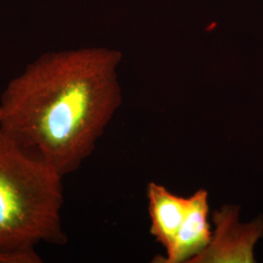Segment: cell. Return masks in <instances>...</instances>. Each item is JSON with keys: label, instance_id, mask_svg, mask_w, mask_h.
<instances>
[{"label": "cell", "instance_id": "6da1fadb", "mask_svg": "<svg viewBox=\"0 0 263 263\" xmlns=\"http://www.w3.org/2000/svg\"><path fill=\"white\" fill-rule=\"evenodd\" d=\"M122 54L52 51L12 78L0 98V131L65 177L81 167L122 104Z\"/></svg>", "mask_w": 263, "mask_h": 263}, {"label": "cell", "instance_id": "3957f363", "mask_svg": "<svg viewBox=\"0 0 263 263\" xmlns=\"http://www.w3.org/2000/svg\"><path fill=\"white\" fill-rule=\"evenodd\" d=\"M215 231L207 249L190 263L253 262V250L262 235L260 221L241 224L238 209L226 206L213 215Z\"/></svg>", "mask_w": 263, "mask_h": 263}, {"label": "cell", "instance_id": "8992f818", "mask_svg": "<svg viewBox=\"0 0 263 263\" xmlns=\"http://www.w3.org/2000/svg\"><path fill=\"white\" fill-rule=\"evenodd\" d=\"M35 248H0V263H42Z\"/></svg>", "mask_w": 263, "mask_h": 263}, {"label": "cell", "instance_id": "52a82bcc", "mask_svg": "<svg viewBox=\"0 0 263 263\" xmlns=\"http://www.w3.org/2000/svg\"><path fill=\"white\" fill-rule=\"evenodd\" d=\"M1 119H2V108H1V105H0V123H1Z\"/></svg>", "mask_w": 263, "mask_h": 263}, {"label": "cell", "instance_id": "7a4b0ae2", "mask_svg": "<svg viewBox=\"0 0 263 263\" xmlns=\"http://www.w3.org/2000/svg\"><path fill=\"white\" fill-rule=\"evenodd\" d=\"M63 178L0 131V248L67 243Z\"/></svg>", "mask_w": 263, "mask_h": 263}, {"label": "cell", "instance_id": "277c9868", "mask_svg": "<svg viewBox=\"0 0 263 263\" xmlns=\"http://www.w3.org/2000/svg\"><path fill=\"white\" fill-rule=\"evenodd\" d=\"M209 212V194L201 188L188 197L186 215L171 249L154 262L190 263L204 252L213 238Z\"/></svg>", "mask_w": 263, "mask_h": 263}, {"label": "cell", "instance_id": "5b68a950", "mask_svg": "<svg viewBox=\"0 0 263 263\" xmlns=\"http://www.w3.org/2000/svg\"><path fill=\"white\" fill-rule=\"evenodd\" d=\"M151 234L166 251H169L186 215L188 198L174 194L155 182L147 187Z\"/></svg>", "mask_w": 263, "mask_h": 263}]
</instances>
